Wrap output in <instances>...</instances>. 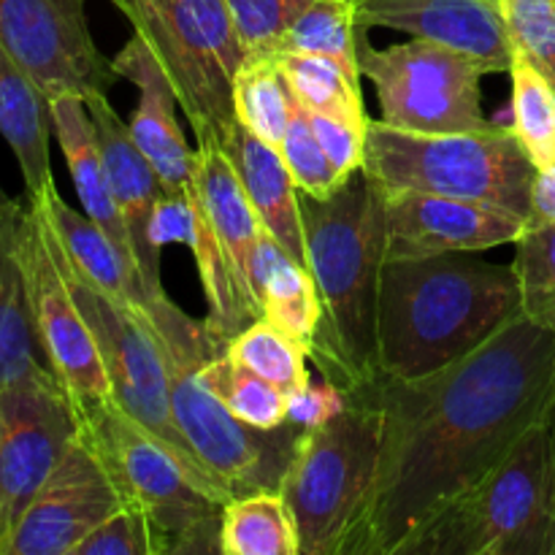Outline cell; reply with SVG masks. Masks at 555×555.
I'll use <instances>...</instances> for the list:
<instances>
[{
  "instance_id": "obj_1",
  "label": "cell",
  "mask_w": 555,
  "mask_h": 555,
  "mask_svg": "<svg viewBox=\"0 0 555 555\" xmlns=\"http://www.w3.org/2000/svg\"><path fill=\"white\" fill-rule=\"evenodd\" d=\"M383 412L379 461L345 555H401L475 488L555 399V331L515 314L469 356L417 379L369 385Z\"/></svg>"
},
{
  "instance_id": "obj_2",
  "label": "cell",
  "mask_w": 555,
  "mask_h": 555,
  "mask_svg": "<svg viewBox=\"0 0 555 555\" xmlns=\"http://www.w3.org/2000/svg\"><path fill=\"white\" fill-rule=\"evenodd\" d=\"M307 269L318 287L320 323L309 361L345 393L379 383V282L388 260L385 193L358 171L331 198L301 193Z\"/></svg>"
},
{
  "instance_id": "obj_3",
  "label": "cell",
  "mask_w": 555,
  "mask_h": 555,
  "mask_svg": "<svg viewBox=\"0 0 555 555\" xmlns=\"http://www.w3.org/2000/svg\"><path fill=\"white\" fill-rule=\"evenodd\" d=\"M520 314L513 263L477 253L388 258L379 282V372L417 379L450 366Z\"/></svg>"
},
{
  "instance_id": "obj_4",
  "label": "cell",
  "mask_w": 555,
  "mask_h": 555,
  "mask_svg": "<svg viewBox=\"0 0 555 555\" xmlns=\"http://www.w3.org/2000/svg\"><path fill=\"white\" fill-rule=\"evenodd\" d=\"M144 309L166 361L171 415L206 472L231 499L280 491L301 426L287 421L260 431L238 421L198 377L201 366L222 350L206 323H195L168 296L152 298Z\"/></svg>"
},
{
  "instance_id": "obj_5",
  "label": "cell",
  "mask_w": 555,
  "mask_h": 555,
  "mask_svg": "<svg viewBox=\"0 0 555 555\" xmlns=\"http://www.w3.org/2000/svg\"><path fill=\"white\" fill-rule=\"evenodd\" d=\"M361 171L383 190L480 201L531 220L537 166L518 133L496 122L486 130L415 133L369 119Z\"/></svg>"
},
{
  "instance_id": "obj_6",
  "label": "cell",
  "mask_w": 555,
  "mask_h": 555,
  "mask_svg": "<svg viewBox=\"0 0 555 555\" xmlns=\"http://www.w3.org/2000/svg\"><path fill=\"white\" fill-rule=\"evenodd\" d=\"M401 555H555V459L547 421L423 526Z\"/></svg>"
},
{
  "instance_id": "obj_7",
  "label": "cell",
  "mask_w": 555,
  "mask_h": 555,
  "mask_svg": "<svg viewBox=\"0 0 555 555\" xmlns=\"http://www.w3.org/2000/svg\"><path fill=\"white\" fill-rule=\"evenodd\" d=\"M379 437L383 412L369 388L347 393L331 421L301 428L280 482L301 555H345L377 475Z\"/></svg>"
},
{
  "instance_id": "obj_8",
  "label": "cell",
  "mask_w": 555,
  "mask_h": 555,
  "mask_svg": "<svg viewBox=\"0 0 555 555\" xmlns=\"http://www.w3.org/2000/svg\"><path fill=\"white\" fill-rule=\"evenodd\" d=\"M76 415L79 431L101 455L122 502L150 518L163 555L222 553L220 526L225 504L206 493L155 434L146 431L117 401Z\"/></svg>"
},
{
  "instance_id": "obj_9",
  "label": "cell",
  "mask_w": 555,
  "mask_h": 555,
  "mask_svg": "<svg viewBox=\"0 0 555 555\" xmlns=\"http://www.w3.org/2000/svg\"><path fill=\"white\" fill-rule=\"evenodd\" d=\"M171 79L195 139L222 144L233 122V81L244 65L225 0H112Z\"/></svg>"
},
{
  "instance_id": "obj_10",
  "label": "cell",
  "mask_w": 555,
  "mask_h": 555,
  "mask_svg": "<svg viewBox=\"0 0 555 555\" xmlns=\"http://www.w3.org/2000/svg\"><path fill=\"white\" fill-rule=\"evenodd\" d=\"M49 233H52L54 253H57L70 291H74L76 304H79L81 314L90 323L98 347H101L103 363H106L108 379H112L114 401L130 417H135L146 431L155 434L182 461L184 469L195 477V482L206 493L220 499L222 504L231 502L225 488L206 472V466L201 464L198 455L193 453L188 439L177 428V421L171 415V399H168L166 361H163L160 345H157L155 328L146 318V309L141 304L128 301V298L114 296V293L103 291L95 282L87 280L79 269H74L52 225H49Z\"/></svg>"
},
{
  "instance_id": "obj_11",
  "label": "cell",
  "mask_w": 555,
  "mask_h": 555,
  "mask_svg": "<svg viewBox=\"0 0 555 555\" xmlns=\"http://www.w3.org/2000/svg\"><path fill=\"white\" fill-rule=\"evenodd\" d=\"M358 63L361 76L377 90L379 119L390 128L459 133L493 125L482 114L480 81L486 70L455 49L423 38L377 49L363 30Z\"/></svg>"
},
{
  "instance_id": "obj_12",
  "label": "cell",
  "mask_w": 555,
  "mask_h": 555,
  "mask_svg": "<svg viewBox=\"0 0 555 555\" xmlns=\"http://www.w3.org/2000/svg\"><path fill=\"white\" fill-rule=\"evenodd\" d=\"M20 247L33 325H36L38 345L47 358V366L70 396L76 412H87L92 406L114 401L112 379H108L101 347H98L95 334L65 280L47 217L30 201H25Z\"/></svg>"
},
{
  "instance_id": "obj_13",
  "label": "cell",
  "mask_w": 555,
  "mask_h": 555,
  "mask_svg": "<svg viewBox=\"0 0 555 555\" xmlns=\"http://www.w3.org/2000/svg\"><path fill=\"white\" fill-rule=\"evenodd\" d=\"M76 434V406L52 372L0 388V555Z\"/></svg>"
},
{
  "instance_id": "obj_14",
  "label": "cell",
  "mask_w": 555,
  "mask_h": 555,
  "mask_svg": "<svg viewBox=\"0 0 555 555\" xmlns=\"http://www.w3.org/2000/svg\"><path fill=\"white\" fill-rule=\"evenodd\" d=\"M0 43L47 98L108 92L119 79L92 38L87 0H0Z\"/></svg>"
},
{
  "instance_id": "obj_15",
  "label": "cell",
  "mask_w": 555,
  "mask_h": 555,
  "mask_svg": "<svg viewBox=\"0 0 555 555\" xmlns=\"http://www.w3.org/2000/svg\"><path fill=\"white\" fill-rule=\"evenodd\" d=\"M122 504L117 482L79 431L25 507L3 555H74Z\"/></svg>"
},
{
  "instance_id": "obj_16",
  "label": "cell",
  "mask_w": 555,
  "mask_h": 555,
  "mask_svg": "<svg viewBox=\"0 0 555 555\" xmlns=\"http://www.w3.org/2000/svg\"><path fill=\"white\" fill-rule=\"evenodd\" d=\"M388 211V258L442 253H486L515 244L529 220L480 201H461L423 190H383Z\"/></svg>"
},
{
  "instance_id": "obj_17",
  "label": "cell",
  "mask_w": 555,
  "mask_h": 555,
  "mask_svg": "<svg viewBox=\"0 0 555 555\" xmlns=\"http://www.w3.org/2000/svg\"><path fill=\"white\" fill-rule=\"evenodd\" d=\"M358 20L363 30L390 27L455 49L486 74H509L515 57L499 0H361Z\"/></svg>"
},
{
  "instance_id": "obj_18",
  "label": "cell",
  "mask_w": 555,
  "mask_h": 555,
  "mask_svg": "<svg viewBox=\"0 0 555 555\" xmlns=\"http://www.w3.org/2000/svg\"><path fill=\"white\" fill-rule=\"evenodd\" d=\"M87 112L98 133L103 166H106L108 188H112L117 209L122 215L125 228L133 242V260L144 285L146 301L166 296L160 282V247L152 242V215L157 201L163 198V182L144 152L135 146L128 122L108 103V92H90L85 95Z\"/></svg>"
},
{
  "instance_id": "obj_19",
  "label": "cell",
  "mask_w": 555,
  "mask_h": 555,
  "mask_svg": "<svg viewBox=\"0 0 555 555\" xmlns=\"http://www.w3.org/2000/svg\"><path fill=\"white\" fill-rule=\"evenodd\" d=\"M152 242L157 247L166 244H184L193 249L198 280L206 298V328L215 336L217 345L228 347L247 325L255 323L253 309L244 301L231 263H228L222 244L217 238L211 217L201 201L195 182L184 193H163L157 209L152 215Z\"/></svg>"
},
{
  "instance_id": "obj_20",
  "label": "cell",
  "mask_w": 555,
  "mask_h": 555,
  "mask_svg": "<svg viewBox=\"0 0 555 555\" xmlns=\"http://www.w3.org/2000/svg\"><path fill=\"white\" fill-rule=\"evenodd\" d=\"M112 65L119 79H128L139 90V106L128 119L135 146L152 163L166 193H184L193 184L195 150H190L177 122L179 98L171 79L139 36L119 49Z\"/></svg>"
},
{
  "instance_id": "obj_21",
  "label": "cell",
  "mask_w": 555,
  "mask_h": 555,
  "mask_svg": "<svg viewBox=\"0 0 555 555\" xmlns=\"http://www.w3.org/2000/svg\"><path fill=\"white\" fill-rule=\"evenodd\" d=\"M228 160L258 215L260 225L285 247L296 263L307 266V238L301 220V190L276 146L266 144L244 125L233 122L222 141Z\"/></svg>"
},
{
  "instance_id": "obj_22",
  "label": "cell",
  "mask_w": 555,
  "mask_h": 555,
  "mask_svg": "<svg viewBox=\"0 0 555 555\" xmlns=\"http://www.w3.org/2000/svg\"><path fill=\"white\" fill-rule=\"evenodd\" d=\"M193 182L209 211L222 253L231 263L233 280H236L247 307L253 309L255 320H260V307L255 298V255H258L263 225H260L225 150L217 141H198L195 146Z\"/></svg>"
},
{
  "instance_id": "obj_23",
  "label": "cell",
  "mask_w": 555,
  "mask_h": 555,
  "mask_svg": "<svg viewBox=\"0 0 555 555\" xmlns=\"http://www.w3.org/2000/svg\"><path fill=\"white\" fill-rule=\"evenodd\" d=\"M49 112H52V130L60 141L65 163H68L81 209L135 266L133 242H130V233L125 228L122 215H119L112 188H108L95 125H92L90 112H87L85 98L74 95V92L49 98Z\"/></svg>"
},
{
  "instance_id": "obj_24",
  "label": "cell",
  "mask_w": 555,
  "mask_h": 555,
  "mask_svg": "<svg viewBox=\"0 0 555 555\" xmlns=\"http://www.w3.org/2000/svg\"><path fill=\"white\" fill-rule=\"evenodd\" d=\"M52 133L49 98L16 63L14 54L0 43V135L20 163L27 201L54 184L52 160H49Z\"/></svg>"
},
{
  "instance_id": "obj_25",
  "label": "cell",
  "mask_w": 555,
  "mask_h": 555,
  "mask_svg": "<svg viewBox=\"0 0 555 555\" xmlns=\"http://www.w3.org/2000/svg\"><path fill=\"white\" fill-rule=\"evenodd\" d=\"M22 215L25 204L20 201L0 209V388L30 374L52 372L33 325L20 247Z\"/></svg>"
},
{
  "instance_id": "obj_26",
  "label": "cell",
  "mask_w": 555,
  "mask_h": 555,
  "mask_svg": "<svg viewBox=\"0 0 555 555\" xmlns=\"http://www.w3.org/2000/svg\"><path fill=\"white\" fill-rule=\"evenodd\" d=\"M30 201L43 209L49 225L57 233L60 244H63L65 255L74 263V269H79L87 280L95 282L103 291L144 307L146 293L144 285H141L139 269L125 258L122 249L85 211L70 209L54 184Z\"/></svg>"
},
{
  "instance_id": "obj_27",
  "label": "cell",
  "mask_w": 555,
  "mask_h": 555,
  "mask_svg": "<svg viewBox=\"0 0 555 555\" xmlns=\"http://www.w3.org/2000/svg\"><path fill=\"white\" fill-rule=\"evenodd\" d=\"M255 298L260 320L285 331L309 352L320 323L318 287L307 266L296 263L266 228L255 255Z\"/></svg>"
},
{
  "instance_id": "obj_28",
  "label": "cell",
  "mask_w": 555,
  "mask_h": 555,
  "mask_svg": "<svg viewBox=\"0 0 555 555\" xmlns=\"http://www.w3.org/2000/svg\"><path fill=\"white\" fill-rule=\"evenodd\" d=\"M222 555H301L291 507L280 491L244 493L222 507Z\"/></svg>"
},
{
  "instance_id": "obj_29",
  "label": "cell",
  "mask_w": 555,
  "mask_h": 555,
  "mask_svg": "<svg viewBox=\"0 0 555 555\" xmlns=\"http://www.w3.org/2000/svg\"><path fill=\"white\" fill-rule=\"evenodd\" d=\"M361 0H312L291 30L260 57H280V54H323L336 60L345 68L361 74L358 63V38L363 27Z\"/></svg>"
},
{
  "instance_id": "obj_30",
  "label": "cell",
  "mask_w": 555,
  "mask_h": 555,
  "mask_svg": "<svg viewBox=\"0 0 555 555\" xmlns=\"http://www.w3.org/2000/svg\"><path fill=\"white\" fill-rule=\"evenodd\" d=\"M274 60L304 108L350 122H369L361 95V74L323 54H280Z\"/></svg>"
},
{
  "instance_id": "obj_31",
  "label": "cell",
  "mask_w": 555,
  "mask_h": 555,
  "mask_svg": "<svg viewBox=\"0 0 555 555\" xmlns=\"http://www.w3.org/2000/svg\"><path fill=\"white\" fill-rule=\"evenodd\" d=\"M293 95L274 57H247L233 81V117L238 125L280 150L291 125Z\"/></svg>"
},
{
  "instance_id": "obj_32",
  "label": "cell",
  "mask_w": 555,
  "mask_h": 555,
  "mask_svg": "<svg viewBox=\"0 0 555 555\" xmlns=\"http://www.w3.org/2000/svg\"><path fill=\"white\" fill-rule=\"evenodd\" d=\"M201 383L247 426L274 431L287 423V393L263 379L222 350H217L198 372Z\"/></svg>"
},
{
  "instance_id": "obj_33",
  "label": "cell",
  "mask_w": 555,
  "mask_h": 555,
  "mask_svg": "<svg viewBox=\"0 0 555 555\" xmlns=\"http://www.w3.org/2000/svg\"><path fill=\"white\" fill-rule=\"evenodd\" d=\"M513 130L537 168L555 157V87L526 54L515 49L513 65Z\"/></svg>"
},
{
  "instance_id": "obj_34",
  "label": "cell",
  "mask_w": 555,
  "mask_h": 555,
  "mask_svg": "<svg viewBox=\"0 0 555 555\" xmlns=\"http://www.w3.org/2000/svg\"><path fill=\"white\" fill-rule=\"evenodd\" d=\"M520 314L555 331V222H529L515 242Z\"/></svg>"
},
{
  "instance_id": "obj_35",
  "label": "cell",
  "mask_w": 555,
  "mask_h": 555,
  "mask_svg": "<svg viewBox=\"0 0 555 555\" xmlns=\"http://www.w3.org/2000/svg\"><path fill=\"white\" fill-rule=\"evenodd\" d=\"M225 352L263 379L274 383L276 388L285 390L287 396L309 383L307 347H301L285 331L266 323V320H255L253 325H247L225 347Z\"/></svg>"
},
{
  "instance_id": "obj_36",
  "label": "cell",
  "mask_w": 555,
  "mask_h": 555,
  "mask_svg": "<svg viewBox=\"0 0 555 555\" xmlns=\"http://www.w3.org/2000/svg\"><path fill=\"white\" fill-rule=\"evenodd\" d=\"M280 152L285 157L287 168H291L293 179H296L298 190L312 195V198H331V195H336L347 184V179L336 171L331 157L325 155L323 144L314 135L309 112L298 101L293 103L291 125H287Z\"/></svg>"
},
{
  "instance_id": "obj_37",
  "label": "cell",
  "mask_w": 555,
  "mask_h": 555,
  "mask_svg": "<svg viewBox=\"0 0 555 555\" xmlns=\"http://www.w3.org/2000/svg\"><path fill=\"white\" fill-rule=\"evenodd\" d=\"M513 47L555 87V0H499Z\"/></svg>"
},
{
  "instance_id": "obj_38",
  "label": "cell",
  "mask_w": 555,
  "mask_h": 555,
  "mask_svg": "<svg viewBox=\"0 0 555 555\" xmlns=\"http://www.w3.org/2000/svg\"><path fill=\"white\" fill-rule=\"evenodd\" d=\"M312 0H225L233 30L247 57L269 52Z\"/></svg>"
},
{
  "instance_id": "obj_39",
  "label": "cell",
  "mask_w": 555,
  "mask_h": 555,
  "mask_svg": "<svg viewBox=\"0 0 555 555\" xmlns=\"http://www.w3.org/2000/svg\"><path fill=\"white\" fill-rule=\"evenodd\" d=\"M74 555H163V547L150 518L133 504H122L76 545Z\"/></svg>"
},
{
  "instance_id": "obj_40",
  "label": "cell",
  "mask_w": 555,
  "mask_h": 555,
  "mask_svg": "<svg viewBox=\"0 0 555 555\" xmlns=\"http://www.w3.org/2000/svg\"><path fill=\"white\" fill-rule=\"evenodd\" d=\"M309 112V108H307ZM314 135L323 144L325 155L331 157L336 171L350 182L363 168V150H366V125L350 122V119L331 117V114L309 112Z\"/></svg>"
},
{
  "instance_id": "obj_41",
  "label": "cell",
  "mask_w": 555,
  "mask_h": 555,
  "mask_svg": "<svg viewBox=\"0 0 555 555\" xmlns=\"http://www.w3.org/2000/svg\"><path fill=\"white\" fill-rule=\"evenodd\" d=\"M347 406V393L341 388H336L334 383H328L325 377L312 379L298 388L296 393L287 396V421L296 423V426L309 428L320 426V423L331 421L334 415H339Z\"/></svg>"
},
{
  "instance_id": "obj_42",
  "label": "cell",
  "mask_w": 555,
  "mask_h": 555,
  "mask_svg": "<svg viewBox=\"0 0 555 555\" xmlns=\"http://www.w3.org/2000/svg\"><path fill=\"white\" fill-rule=\"evenodd\" d=\"M529 222H555V157L545 168H537Z\"/></svg>"
},
{
  "instance_id": "obj_43",
  "label": "cell",
  "mask_w": 555,
  "mask_h": 555,
  "mask_svg": "<svg viewBox=\"0 0 555 555\" xmlns=\"http://www.w3.org/2000/svg\"><path fill=\"white\" fill-rule=\"evenodd\" d=\"M547 426H551V439H553V459H555V399L551 406V415H547Z\"/></svg>"
},
{
  "instance_id": "obj_44",
  "label": "cell",
  "mask_w": 555,
  "mask_h": 555,
  "mask_svg": "<svg viewBox=\"0 0 555 555\" xmlns=\"http://www.w3.org/2000/svg\"><path fill=\"white\" fill-rule=\"evenodd\" d=\"M14 204V198H9V195L3 193V188H0V209H5V206Z\"/></svg>"
}]
</instances>
